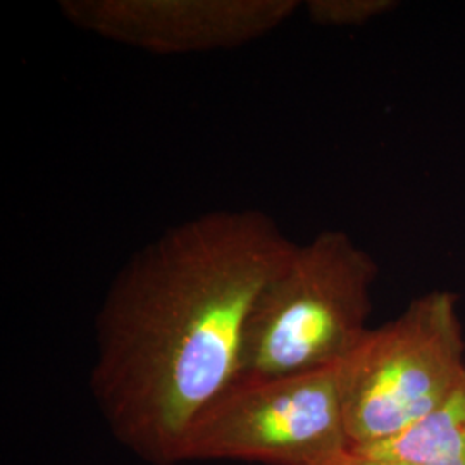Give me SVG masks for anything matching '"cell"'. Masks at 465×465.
I'll use <instances>...</instances> for the list:
<instances>
[{
	"mask_svg": "<svg viewBox=\"0 0 465 465\" xmlns=\"http://www.w3.org/2000/svg\"><path fill=\"white\" fill-rule=\"evenodd\" d=\"M297 0H63L67 23L153 55H188L249 45L278 30Z\"/></svg>",
	"mask_w": 465,
	"mask_h": 465,
	"instance_id": "obj_5",
	"label": "cell"
},
{
	"mask_svg": "<svg viewBox=\"0 0 465 465\" xmlns=\"http://www.w3.org/2000/svg\"><path fill=\"white\" fill-rule=\"evenodd\" d=\"M331 465H417L412 462H405L399 459H386V457H374V455H364L351 451L334 460Z\"/></svg>",
	"mask_w": 465,
	"mask_h": 465,
	"instance_id": "obj_8",
	"label": "cell"
},
{
	"mask_svg": "<svg viewBox=\"0 0 465 465\" xmlns=\"http://www.w3.org/2000/svg\"><path fill=\"white\" fill-rule=\"evenodd\" d=\"M380 267L340 230L297 243L250 312L238 378H278L343 362L371 326Z\"/></svg>",
	"mask_w": 465,
	"mask_h": 465,
	"instance_id": "obj_2",
	"label": "cell"
},
{
	"mask_svg": "<svg viewBox=\"0 0 465 465\" xmlns=\"http://www.w3.org/2000/svg\"><path fill=\"white\" fill-rule=\"evenodd\" d=\"M295 245L266 213L223 209L167 228L121 267L90 388L123 447L180 464L192 420L238 378L253 303Z\"/></svg>",
	"mask_w": 465,
	"mask_h": 465,
	"instance_id": "obj_1",
	"label": "cell"
},
{
	"mask_svg": "<svg viewBox=\"0 0 465 465\" xmlns=\"http://www.w3.org/2000/svg\"><path fill=\"white\" fill-rule=\"evenodd\" d=\"M340 364L278 378H236L192 420L180 464L331 465L351 450Z\"/></svg>",
	"mask_w": 465,
	"mask_h": 465,
	"instance_id": "obj_4",
	"label": "cell"
},
{
	"mask_svg": "<svg viewBox=\"0 0 465 465\" xmlns=\"http://www.w3.org/2000/svg\"><path fill=\"white\" fill-rule=\"evenodd\" d=\"M357 453L417 465H465V372L428 416L381 445Z\"/></svg>",
	"mask_w": 465,
	"mask_h": 465,
	"instance_id": "obj_6",
	"label": "cell"
},
{
	"mask_svg": "<svg viewBox=\"0 0 465 465\" xmlns=\"http://www.w3.org/2000/svg\"><path fill=\"white\" fill-rule=\"evenodd\" d=\"M341 399L353 451L399 436L434 411L465 372L459 300L434 290L371 328L340 364Z\"/></svg>",
	"mask_w": 465,
	"mask_h": 465,
	"instance_id": "obj_3",
	"label": "cell"
},
{
	"mask_svg": "<svg viewBox=\"0 0 465 465\" xmlns=\"http://www.w3.org/2000/svg\"><path fill=\"white\" fill-rule=\"evenodd\" d=\"M386 0H311L307 15L312 23L324 26H355L391 9Z\"/></svg>",
	"mask_w": 465,
	"mask_h": 465,
	"instance_id": "obj_7",
	"label": "cell"
}]
</instances>
